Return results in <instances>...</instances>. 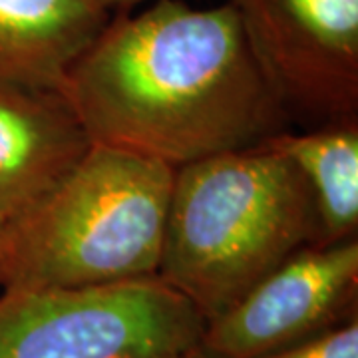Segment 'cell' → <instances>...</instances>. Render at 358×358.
<instances>
[{
	"mask_svg": "<svg viewBox=\"0 0 358 358\" xmlns=\"http://www.w3.org/2000/svg\"><path fill=\"white\" fill-rule=\"evenodd\" d=\"M58 92L92 143L173 169L255 148L289 115L229 2L114 14Z\"/></svg>",
	"mask_w": 358,
	"mask_h": 358,
	"instance_id": "1",
	"label": "cell"
},
{
	"mask_svg": "<svg viewBox=\"0 0 358 358\" xmlns=\"http://www.w3.org/2000/svg\"><path fill=\"white\" fill-rule=\"evenodd\" d=\"M315 241L305 181L259 143L176 169L157 279L209 320Z\"/></svg>",
	"mask_w": 358,
	"mask_h": 358,
	"instance_id": "2",
	"label": "cell"
},
{
	"mask_svg": "<svg viewBox=\"0 0 358 358\" xmlns=\"http://www.w3.org/2000/svg\"><path fill=\"white\" fill-rule=\"evenodd\" d=\"M173 176L167 164L92 143L36 203L8 221L0 291L155 279Z\"/></svg>",
	"mask_w": 358,
	"mask_h": 358,
	"instance_id": "3",
	"label": "cell"
},
{
	"mask_svg": "<svg viewBox=\"0 0 358 358\" xmlns=\"http://www.w3.org/2000/svg\"><path fill=\"white\" fill-rule=\"evenodd\" d=\"M203 315L155 279L0 291V358H189Z\"/></svg>",
	"mask_w": 358,
	"mask_h": 358,
	"instance_id": "4",
	"label": "cell"
},
{
	"mask_svg": "<svg viewBox=\"0 0 358 358\" xmlns=\"http://www.w3.org/2000/svg\"><path fill=\"white\" fill-rule=\"evenodd\" d=\"M358 317V239L308 243L205 320L189 358H261Z\"/></svg>",
	"mask_w": 358,
	"mask_h": 358,
	"instance_id": "5",
	"label": "cell"
},
{
	"mask_svg": "<svg viewBox=\"0 0 358 358\" xmlns=\"http://www.w3.org/2000/svg\"><path fill=\"white\" fill-rule=\"evenodd\" d=\"M287 110L358 117V0H229Z\"/></svg>",
	"mask_w": 358,
	"mask_h": 358,
	"instance_id": "6",
	"label": "cell"
},
{
	"mask_svg": "<svg viewBox=\"0 0 358 358\" xmlns=\"http://www.w3.org/2000/svg\"><path fill=\"white\" fill-rule=\"evenodd\" d=\"M92 145L58 90L0 82V211L36 203Z\"/></svg>",
	"mask_w": 358,
	"mask_h": 358,
	"instance_id": "7",
	"label": "cell"
},
{
	"mask_svg": "<svg viewBox=\"0 0 358 358\" xmlns=\"http://www.w3.org/2000/svg\"><path fill=\"white\" fill-rule=\"evenodd\" d=\"M112 16L98 0H0V82L60 90Z\"/></svg>",
	"mask_w": 358,
	"mask_h": 358,
	"instance_id": "8",
	"label": "cell"
},
{
	"mask_svg": "<svg viewBox=\"0 0 358 358\" xmlns=\"http://www.w3.org/2000/svg\"><path fill=\"white\" fill-rule=\"evenodd\" d=\"M263 143L305 181L317 217L315 243L358 239V117L324 122L305 134L282 129Z\"/></svg>",
	"mask_w": 358,
	"mask_h": 358,
	"instance_id": "9",
	"label": "cell"
},
{
	"mask_svg": "<svg viewBox=\"0 0 358 358\" xmlns=\"http://www.w3.org/2000/svg\"><path fill=\"white\" fill-rule=\"evenodd\" d=\"M261 358H358V317Z\"/></svg>",
	"mask_w": 358,
	"mask_h": 358,
	"instance_id": "10",
	"label": "cell"
},
{
	"mask_svg": "<svg viewBox=\"0 0 358 358\" xmlns=\"http://www.w3.org/2000/svg\"><path fill=\"white\" fill-rule=\"evenodd\" d=\"M100 4H102L106 10H110L112 14L115 13H126L128 8L131 6H136V4H140L143 0H98Z\"/></svg>",
	"mask_w": 358,
	"mask_h": 358,
	"instance_id": "11",
	"label": "cell"
},
{
	"mask_svg": "<svg viewBox=\"0 0 358 358\" xmlns=\"http://www.w3.org/2000/svg\"><path fill=\"white\" fill-rule=\"evenodd\" d=\"M8 221L10 219L0 211V247H2V241H4V233H6V227H8Z\"/></svg>",
	"mask_w": 358,
	"mask_h": 358,
	"instance_id": "12",
	"label": "cell"
}]
</instances>
